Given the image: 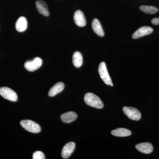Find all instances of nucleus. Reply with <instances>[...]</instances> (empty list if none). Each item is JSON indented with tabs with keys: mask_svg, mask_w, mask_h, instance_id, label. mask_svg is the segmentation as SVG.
Instances as JSON below:
<instances>
[{
	"mask_svg": "<svg viewBox=\"0 0 159 159\" xmlns=\"http://www.w3.org/2000/svg\"><path fill=\"white\" fill-rule=\"evenodd\" d=\"M84 102L89 106L97 109H102L103 107L102 101L97 95L92 93H87L84 97Z\"/></svg>",
	"mask_w": 159,
	"mask_h": 159,
	"instance_id": "1",
	"label": "nucleus"
},
{
	"mask_svg": "<svg viewBox=\"0 0 159 159\" xmlns=\"http://www.w3.org/2000/svg\"><path fill=\"white\" fill-rule=\"evenodd\" d=\"M152 24H153L155 25H159V18H154L152 20Z\"/></svg>",
	"mask_w": 159,
	"mask_h": 159,
	"instance_id": "20",
	"label": "nucleus"
},
{
	"mask_svg": "<svg viewBox=\"0 0 159 159\" xmlns=\"http://www.w3.org/2000/svg\"><path fill=\"white\" fill-rule=\"evenodd\" d=\"M75 143L70 142L67 143L63 148L61 151V156L64 159L68 158L74 152L75 148Z\"/></svg>",
	"mask_w": 159,
	"mask_h": 159,
	"instance_id": "9",
	"label": "nucleus"
},
{
	"mask_svg": "<svg viewBox=\"0 0 159 159\" xmlns=\"http://www.w3.org/2000/svg\"><path fill=\"white\" fill-rule=\"evenodd\" d=\"M136 148L140 152L145 154L151 153L153 150V146L149 142L139 143L136 145Z\"/></svg>",
	"mask_w": 159,
	"mask_h": 159,
	"instance_id": "10",
	"label": "nucleus"
},
{
	"mask_svg": "<svg viewBox=\"0 0 159 159\" xmlns=\"http://www.w3.org/2000/svg\"><path fill=\"white\" fill-rule=\"evenodd\" d=\"M99 73L101 79L103 80V82L107 85H111L112 83L111 80L109 75L108 71L107 69L106 65L105 63L102 61L100 63L98 69Z\"/></svg>",
	"mask_w": 159,
	"mask_h": 159,
	"instance_id": "4",
	"label": "nucleus"
},
{
	"mask_svg": "<svg viewBox=\"0 0 159 159\" xmlns=\"http://www.w3.org/2000/svg\"><path fill=\"white\" fill-rule=\"evenodd\" d=\"M111 86H113V83H112L111 84Z\"/></svg>",
	"mask_w": 159,
	"mask_h": 159,
	"instance_id": "21",
	"label": "nucleus"
},
{
	"mask_svg": "<svg viewBox=\"0 0 159 159\" xmlns=\"http://www.w3.org/2000/svg\"><path fill=\"white\" fill-rule=\"evenodd\" d=\"M43 61L39 57H36L31 61H28L25 63V67L27 70L33 72L39 68L42 65Z\"/></svg>",
	"mask_w": 159,
	"mask_h": 159,
	"instance_id": "5",
	"label": "nucleus"
},
{
	"mask_svg": "<svg viewBox=\"0 0 159 159\" xmlns=\"http://www.w3.org/2000/svg\"><path fill=\"white\" fill-rule=\"evenodd\" d=\"M140 9L145 13L149 14H155L159 10L157 7L154 6H140Z\"/></svg>",
	"mask_w": 159,
	"mask_h": 159,
	"instance_id": "18",
	"label": "nucleus"
},
{
	"mask_svg": "<svg viewBox=\"0 0 159 159\" xmlns=\"http://www.w3.org/2000/svg\"><path fill=\"white\" fill-rule=\"evenodd\" d=\"M74 22L79 27H84L86 25L85 16L81 10H78L75 11L74 16Z\"/></svg>",
	"mask_w": 159,
	"mask_h": 159,
	"instance_id": "8",
	"label": "nucleus"
},
{
	"mask_svg": "<svg viewBox=\"0 0 159 159\" xmlns=\"http://www.w3.org/2000/svg\"><path fill=\"white\" fill-rule=\"evenodd\" d=\"M32 158L33 159H45L46 158L44 154L42 152L38 151L33 153Z\"/></svg>",
	"mask_w": 159,
	"mask_h": 159,
	"instance_id": "19",
	"label": "nucleus"
},
{
	"mask_svg": "<svg viewBox=\"0 0 159 159\" xmlns=\"http://www.w3.org/2000/svg\"><path fill=\"white\" fill-rule=\"evenodd\" d=\"M123 112L132 120L139 121L141 118V114L137 109L134 107H123Z\"/></svg>",
	"mask_w": 159,
	"mask_h": 159,
	"instance_id": "6",
	"label": "nucleus"
},
{
	"mask_svg": "<svg viewBox=\"0 0 159 159\" xmlns=\"http://www.w3.org/2000/svg\"><path fill=\"white\" fill-rule=\"evenodd\" d=\"M36 8L39 11L40 13L45 16H49V11L48 6L47 4L44 2L43 1H38L35 3Z\"/></svg>",
	"mask_w": 159,
	"mask_h": 159,
	"instance_id": "13",
	"label": "nucleus"
},
{
	"mask_svg": "<svg viewBox=\"0 0 159 159\" xmlns=\"http://www.w3.org/2000/svg\"><path fill=\"white\" fill-rule=\"evenodd\" d=\"M77 117V114L74 111H69L62 114L61 119L62 122L66 123H70L76 120Z\"/></svg>",
	"mask_w": 159,
	"mask_h": 159,
	"instance_id": "15",
	"label": "nucleus"
},
{
	"mask_svg": "<svg viewBox=\"0 0 159 159\" xmlns=\"http://www.w3.org/2000/svg\"><path fill=\"white\" fill-rule=\"evenodd\" d=\"M28 27V22L26 18L21 16L16 23V29L19 32H21L25 31Z\"/></svg>",
	"mask_w": 159,
	"mask_h": 159,
	"instance_id": "12",
	"label": "nucleus"
},
{
	"mask_svg": "<svg viewBox=\"0 0 159 159\" xmlns=\"http://www.w3.org/2000/svg\"><path fill=\"white\" fill-rule=\"evenodd\" d=\"M65 85L63 83L58 82L53 86L49 91L48 95L50 97H53L62 92L64 89Z\"/></svg>",
	"mask_w": 159,
	"mask_h": 159,
	"instance_id": "14",
	"label": "nucleus"
},
{
	"mask_svg": "<svg viewBox=\"0 0 159 159\" xmlns=\"http://www.w3.org/2000/svg\"><path fill=\"white\" fill-rule=\"evenodd\" d=\"M92 27L94 32L97 35L100 37L104 36V32L99 20L97 19H94L92 22Z\"/></svg>",
	"mask_w": 159,
	"mask_h": 159,
	"instance_id": "11",
	"label": "nucleus"
},
{
	"mask_svg": "<svg viewBox=\"0 0 159 159\" xmlns=\"http://www.w3.org/2000/svg\"><path fill=\"white\" fill-rule=\"evenodd\" d=\"M73 63L74 66L80 68L83 64L82 54L79 51H76L73 55Z\"/></svg>",
	"mask_w": 159,
	"mask_h": 159,
	"instance_id": "17",
	"label": "nucleus"
},
{
	"mask_svg": "<svg viewBox=\"0 0 159 159\" xmlns=\"http://www.w3.org/2000/svg\"><path fill=\"white\" fill-rule=\"evenodd\" d=\"M131 134V131L129 129L123 128L116 129L111 131V134L113 135L119 137L129 136Z\"/></svg>",
	"mask_w": 159,
	"mask_h": 159,
	"instance_id": "16",
	"label": "nucleus"
},
{
	"mask_svg": "<svg viewBox=\"0 0 159 159\" xmlns=\"http://www.w3.org/2000/svg\"><path fill=\"white\" fill-rule=\"evenodd\" d=\"M20 124L26 130L32 133H38L41 130L40 125L36 122L31 120H22L20 122Z\"/></svg>",
	"mask_w": 159,
	"mask_h": 159,
	"instance_id": "2",
	"label": "nucleus"
},
{
	"mask_svg": "<svg viewBox=\"0 0 159 159\" xmlns=\"http://www.w3.org/2000/svg\"><path fill=\"white\" fill-rule=\"evenodd\" d=\"M153 29L149 26H143L139 28L132 35L134 39L140 38L145 35H148L153 32Z\"/></svg>",
	"mask_w": 159,
	"mask_h": 159,
	"instance_id": "7",
	"label": "nucleus"
},
{
	"mask_svg": "<svg viewBox=\"0 0 159 159\" xmlns=\"http://www.w3.org/2000/svg\"><path fill=\"white\" fill-rule=\"evenodd\" d=\"M0 95L9 101L16 102L17 100V94L13 90L9 88L6 87L0 88Z\"/></svg>",
	"mask_w": 159,
	"mask_h": 159,
	"instance_id": "3",
	"label": "nucleus"
}]
</instances>
